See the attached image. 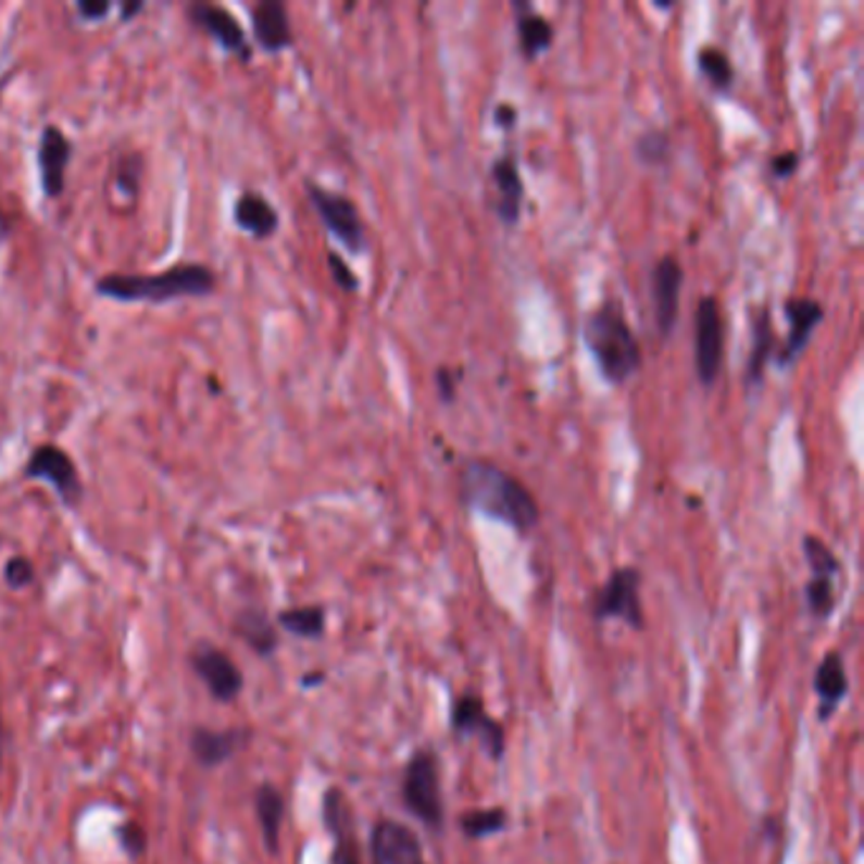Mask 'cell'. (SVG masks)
<instances>
[{
    "label": "cell",
    "mask_w": 864,
    "mask_h": 864,
    "mask_svg": "<svg viewBox=\"0 0 864 864\" xmlns=\"http://www.w3.org/2000/svg\"><path fill=\"white\" fill-rule=\"evenodd\" d=\"M403 804L426 829L439 831L443 827L439 766L429 748H418L411 755L406 774H403Z\"/></svg>",
    "instance_id": "4"
},
{
    "label": "cell",
    "mask_w": 864,
    "mask_h": 864,
    "mask_svg": "<svg viewBox=\"0 0 864 864\" xmlns=\"http://www.w3.org/2000/svg\"><path fill=\"white\" fill-rule=\"evenodd\" d=\"M698 64L700 72L708 76L715 89H728L732 84V64L725 51L715 49V46H705V49L698 53Z\"/></svg>",
    "instance_id": "29"
},
{
    "label": "cell",
    "mask_w": 864,
    "mask_h": 864,
    "mask_svg": "<svg viewBox=\"0 0 864 864\" xmlns=\"http://www.w3.org/2000/svg\"><path fill=\"white\" fill-rule=\"evenodd\" d=\"M3 578H5V584L11 586V588H26V586L34 584V578H36L34 563H30L28 558L15 555V558H11V561L5 563Z\"/></svg>",
    "instance_id": "32"
},
{
    "label": "cell",
    "mask_w": 864,
    "mask_h": 864,
    "mask_svg": "<svg viewBox=\"0 0 864 864\" xmlns=\"http://www.w3.org/2000/svg\"><path fill=\"white\" fill-rule=\"evenodd\" d=\"M216 289V274L201 262H178L158 274H107L97 292L117 302H171L180 297H205Z\"/></svg>",
    "instance_id": "2"
},
{
    "label": "cell",
    "mask_w": 864,
    "mask_h": 864,
    "mask_svg": "<svg viewBox=\"0 0 864 864\" xmlns=\"http://www.w3.org/2000/svg\"><path fill=\"white\" fill-rule=\"evenodd\" d=\"M327 262H330V274H333L335 285H338L342 292H355V289H358V277L353 274V270H350V266L342 262V259L335 254V251H330V254H327Z\"/></svg>",
    "instance_id": "34"
},
{
    "label": "cell",
    "mask_w": 864,
    "mask_h": 864,
    "mask_svg": "<svg viewBox=\"0 0 864 864\" xmlns=\"http://www.w3.org/2000/svg\"><path fill=\"white\" fill-rule=\"evenodd\" d=\"M120 837H122V847H125L133 857H137V854L145 850V831L137 827V824H125V829L120 831Z\"/></svg>",
    "instance_id": "36"
},
{
    "label": "cell",
    "mask_w": 864,
    "mask_h": 864,
    "mask_svg": "<svg viewBox=\"0 0 864 864\" xmlns=\"http://www.w3.org/2000/svg\"><path fill=\"white\" fill-rule=\"evenodd\" d=\"M371 864H429L414 829L393 819H380L371 831Z\"/></svg>",
    "instance_id": "12"
},
{
    "label": "cell",
    "mask_w": 864,
    "mask_h": 864,
    "mask_svg": "<svg viewBox=\"0 0 864 864\" xmlns=\"http://www.w3.org/2000/svg\"><path fill=\"white\" fill-rule=\"evenodd\" d=\"M0 751H3V723H0Z\"/></svg>",
    "instance_id": "41"
},
{
    "label": "cell",
    "mask_w": 864,
    "mask_h": 864,
    "mask_svg": "<svg viewBox=\"0 0 864 864\" xmlns=\"http://www.w3.org/2000/svg\"><path fill=\"white\" fill-rule=\"evenodd\" d=\"M140 175H142V163L137 155L122 158V163L117 165V183L122 188V193L135 196L137 188H140Z\"/></svg>",
    "instance_id": "33"
},
{
    "label": "cell",
    "mask_w": 864,
    "mask_h": 864,
    "mask_svg": "<svg viewBox=\"0 0 864 864\" xmlns=\"http://www.w3.org/2000/svg\"><path fill=\"white\" fill-rule=\"evenodd\" d=\"M281 629L302 639H320L325 634V609L323 606H297L287 609L277 616Z\"/></svg>",
    "instance_id": "25"
},
{
    "label": "cell",
    "mask_w": 864,
    "mask_h": 864,
    "mask_svg": "<svg viewBox=\"0 0 864 864\" xmlns=\"http://www.w3.org/2000/svg\"><path fill=\"white\" fill-rule=\"evenodd\" d=\"M685 272L675 256H662L652 272V302L654 323L660 335H669L677 325L679 292H683Z\"/></svg>",
    "instance_id": "14"
},
{
    "label": "cell",
    "mask_w": 864,
    "mask_h": 864,
    "mask_svg": "<svg viewBox=\"0 0 864 864\" xmlns=\"http://www.w3.org/2000/svg\"><path fill=\"white\" fill-rule=\"evenodd\" d=\"M304 190H308L310 203L315 205L317 216L323 218V224L327 231H330L335 239H338L342 247L353 251L365 249V226L361 218V211L355 209V203L350 198L335 193V190H327L317 183L308 180L304 183Z\"/></svg>",
    "instance_id": "5"
},
{
    "label": "cell",
    "mask_w": 864,
    "mask_h": 864,
    "mask_svg": "<svg viewBox=\"0 0 864 864\" xmlns=\"http://www.w3.org/2000/svg\"><path fill=\"white\" fill-rule=\"evenodd\" d=\"M801 548H804L806 563L809 568H812V573H827V576H839V573H842L839 558L831 553L827 542L816 538V535H806V538L801 540Z\"/></svg>",
    "instance_id": "30"
},
{
    "label": "cell",
    "mask_w": 864,
    "mask_h": 864,
    "mask_svg": "<svg viewBox=\"0 0 864 864\" xmlns=\"http://www.w3.org/2000/svg\"><path fill=\"white\" fill-rule=\"evenodd\" d=\"M236 631H239L241 639L262 656L272 654L274 647H277V634H274L272 624L266 622V616L259 614V611H247V614L239 618V624H236Z\"/></svg>",
    "instance_id": "27"
},
{
    "label": "cell",
    "mask_w": 864,
    "mask_h": 864,
    "mask_svg": "<svg viewBox=\"0 0 864 864\" xmlns=\"http://www.w3.org/2000/svg\"><path fill=\"white\" fill-rule=\"evenodd\" d=\"M234 221L241 231L254 236V239H272L279 228V213L256 190H243L234 203Z\"/></svg>",
    "instance_id": "18"
},
{
    "label": "cell",
    "mask_w": 864,
    "mask_h": 864,
    "mask_svg": "<svg viewBox=\"0 0 864 864\" xmlns=\"http://www.w3.org/2000/svg\"><path fill=\"white\" fill-rule=\"evenodd\" d=\"M145 11V3H140V0H135V3H125L120 8V18L122 21H133L137 13H142Z\"/></svg>",
    "instance_id": "39"
},
{
    "label": "cell",
    "mask_w": 864,
    "mask_h": 864,
    "mask_svg": "<svg viewBox=\"0 0 864 864\" xmlns=\"http://www.w3.org/2000/svg\"><path fill=\"white\" fill-rule=\"evenodd\" d=\"M459 492L466 508L500 519L517 533H530L540 519L538 502L523 481L492 462L472 459L459 474Z\"/></svg>",
    "instance_id": "1"
},
{
    "label": "cell",
    "mask_w": 864,
    "mask_h": 864,
    "mask_svg": "<svg viewBox=\"0 0 864 864\" xmlns=\"http://www.w3.org/2000/svg\"><path fill=\"white\" fill-rule=\"evenodd\" d=\"M449 723L454 736L479 738V743L485 746V751L492 761L504 759V728L502 723H497L494 717L487 713L485 702H481L479 694L474 692L459 694L454 705H451Z\"/></svg>",
    "instance_id": "8"
},
{
    "label": "cell",
    "mask_w": 864,
    "mask_h": 864,
    "mask_svg": "<svg viewBox=\"0 0 864 864\" xmlns=\"http://www.w3.org/2000/svg\"><path fill=\"white\" fill-rule=\"evenodd\" d=\"M799 152L797 150H786V152H778V155L771 160V173L776 175V178H789L793 175V171L799 167Z\"/></svg>",
    "instance_id": "35"
},
{
    "label": "cell",
    "mask_w": 864,
    "mask_h": 864,
    "mask_svg": "<svg viewBox=\"0 0 864 864\" xmlns=\"http://www.w3.org/2000/svg\"><path fill=\"white\" fill-rule=\"evenodd\" d=\"M497 120H500L504 127H510L512 122H515V110H512V107H500V110H497Z\"/></svg>",
    "instance_id": "40"
},
{
    "label": "cell",
    "mask_w": 864,
    "mask_h": 864,
    "mask_svg": "<svg viewBox=\"0 0 864 864\" xmlns=\"http://www.w3.org/2000/svg\"><path fill=\"white\" fill-rule=\"evenodd\" d=\"M188 18L196 28H201L203 34L216 38L221 49L236 53L241 61L251 59V43L247 38V30H243L239 18H236L231 11H226L224 5L198 0V3L188 5Z\"/></svg>",
    "instance_id": "10"
},
{
    "label": "cell",
    "mask_w": 864,
    "mask_h": 864,
    "mask_svg": "<svg viewBox=\"0 0 864 864\" xmlns=\"http://www.w3.org/2000/svg\"><path fill=\"white\" fill-rule=\"evenodd\" d=\"M784 312L791 325H789V338H786L781 353H778V365H791L801 353H804L809 340H812V333L824 317V308L819 302L797 297V300L786 302Z\"/></svg>",
    "instance_id": "16"
},
{
    "label": "cell",
    "mask_w": 864,
    "mask_h": 864,
    "mask_svg": "<svg viewBox=\"0 0 864 864\" xmlns=\"http://www.w3.org/2000/svg\"><path fill=\"white\" fill-rule=\"evenodd\" d=\"M193 669L203 679L211 694L221 702L234 700L243 690L241 669L231 662V656L213 647H198L193 652Z\"/></svg>",
    "instance_id": "15"
},
{
    "label": "cell",
    "mask_w": 864,
    "mask_h": 864,
    "mask_svg": "<svg viewBox=\"0 0 864 864\" xmlns=\"http://www.w3.org/2000/svg\"><path fill=\"white\" fill-rule=\"evenodd\" d=\"M837 576H827V573H812L806 584V606L809 614L819 622H827V618L835 614L837 609Z\"/></svg>",
    "instance_id": "26"
},
{
    "label": "cell",
    "mask_w": 864,
    "mask_h": 864,
    "mask_svg": "<svg viewBox=\"0 0 864 864\" xmlns=\"http://www.w3.org/2000/svg\"><path fill=\"white\" fill-rule=\"evenodd\" d=\"M436 388H439V396L443 401H454V393H456V384H454V373L449 368H439L436 371Z\"/></svg>",
    "instance_id": "38"
},
{
    "label": "cell",
    "mask_w": 864,
    "mask_h": 864,
    "mask_svg": "<svg viewBox=\"0 0 864 864\" xmlns=\"http://www.w3.org/2000/svg\"><path fill=\"white\" fill-rule=\"evenodd\" d=\"M584 342L609 384L622 386L641 368L639 340L622 302L606 300L591 312L584 325Z\"/></svg>",
    "instance_id": "3"
},
{
    "label": "cell",
    "mask_w": 864,
    "mask_h": 864,
    "mask_svg": "<svg viewBox=\"0 0 864 864\" xmlns=\"http://www.w3.org/2000/svg\"><path fill=\"white\" fill-rule=\"evenodd\" d=\"M74 145L64 129L57 125H46L38 137V178L46 198H59L66 188V171L72 163Z\"/></svg>",
    "instance_id": "11"
},
{
    "label": "cell",
    "mask_w": 864,
    "mask_h": 864,
    "mask_svg": "<svg viewBox=\"0 0 864 864\" xmlns=\"http://www.w3.org/2000/svg\"><path fill=\"white\" fill-rule=\"evenodd\" d=\"M251 30L254 41L270 53L285 51L295 41L287 8L279 0H262L251 8Z\"/></svg>",
    "instance_id": "17"
},
{
    "label": "cell",
    "mask_w": 864,
    "mask_h": 864,
    "mask_svg": "<svg viewBox=\"0 0 864 864\" xmlns=\"http://www.w3.org/2000/svg\"><path fill=\"white\" fill-rule=\"evenodd\" d=\"M247 740V732L243 730H196L193 740H190V748H193V755L198 759L201 766H221L226 763L231 755L239 751Z\"/></svg>",
    "instance_id": "21"
},
{
    "label": "cell",
    "mask_w": 864,
    "mask_h": 864,
    "mask_svg": "<svg viewBox=\"0 0 864 864\" xmlns=\"http://www.w3.org/2000/svg\"><path fill=\"white\" fill-rule=\"evenodd\" d=\"M459 824H462L464 837L485 839L508 827V812H504L502 806L474 809V812H466L462 819H459Z\"/></svg>",
    "instance_id": "28"
},
{
    "label": "cell",
    "mask_w": 864,
    "mask_h": 864,
    "mask_svg": "<svg viewBox=\"0 0 864 864\" xmlns=\"http://www.w3.org/2000/svg\"><path fill=\"white\" fill-rule=\"evenodd\" d=\"M771 348H774V327H771L768 310H761L759 317H755V325H753V353H751V361H748V371H746L748 386H759L763 380Z\"/></svg>",
    "instance_id": "24"
},
{
    "label": "cell",
    "mask_w": 864,
    "mask_h": 864,
    "mask_svg": "<svg viewBox=\"0 0 864 864\" xmlns=\"http://www.w3.org/2000/svg\"><path fill=\"white\" fill-rule=\"evenodd\" d=\"M814 690H816V698H819V702H822L819 717H822V723H827L829 717L837 713V708L842 705L847 692H850V679H847L842 654L829 652L819 662V667H816V675H814Z\"/></svg>",
    "instance_id": "19"
},
{
    "label": "cell",
    "mask_w": 864,
    "mask_h": 864,
    "mask_svg": "<svg viewBox=\"0 0 864 864\" xmlns=\"http://www.w3.org/2000/svg\"><path fill=\"white\" fill-rule=\"evenodd\" d=\"M23 474L28 479H41L46 485H51V489L66 508H76L82 502L84 487L74 459L64 449H59L57 443H38L34 454L28 456Z\"/></svg>",
    "instance_id": "6"
},
{
    "label": "cell",
    "mask_w": 864,
    "mask_h": 864,
    "mask_svg": "<svg viewBox=\"0 0 864 864\" xmlns=\"http://www.w3.org/2000/svg\"><path fill=\"white\" fill-rule=\"evenodd\" d=\"M492 183L497 188V196H500V201H497V213H500V218L508 226L517 224L519 213H523L525 188H523V178H519L515 160L497 158L492 165Z\"/></svg>",
    "instance_id": "20"
},
{
    "label": "cell",
    "mask_w": 864,
    "mask_h": 864,
    "mask_svg": "<svg viewBox=\"0 0 864 864\" xmlns=\"http://www.w3.org/2000/svg\"><path fill=\"white\" fill-rule=\"evenodd\" d=\"M639 586H641V573L637 568H631V565L616 568L611 573L606 586L601 588L593 601L596 622L622 618V622L629 624L631 629H641V626H644V611H641V601H639Z\"/></svg>",
    "instance_id": "7"
},
{
    "label": "cell",
    "mask_w": 864,
    "mask_h": 864,
    "mask_svg": "<svg viewBox=\"0 0 864 864\" xmlns=\"http://www.w3.org/2000/svg\"><path fill=\"white\" fill-rule=\"evenodd\" d=\"M517 11V38L519 49L527 59H535L538 53L548 51L553 43V26H550L546 15L535 13L527 3H515Z\"/></svg>",
    "instance_id": "22"
},
{
    "label": "cell",
    "mask_w": 864,
    "mask_h": 864,
    "mask_svg": "<svg viewBox=\"0 0 864 864\" xmlns=\"http://www.w3.org/2000/svg\"><path fill=\"white\" fill-rule=\"evenodd\" d=\"M110 11L112 3H104V0H84V3L76 5V13H79L84 21H99Z\"/></svg>",
    "instance_id": "37"
},
{
    "label": "cell",
    "mask_w": 864,
    "mask_h": 864,
    "mask_svg": "<svg viewBox=\"0 0 864 864\" xmlns=\"http://www.w3.org/2000/svg\"><path fill=\"white\" fill-rule=\"evenodd\" d=\"M323 819L335 842L330 864H361V850H358L353 829V812H350L346 793L340 789H330L325 793Z\"/></svg>",
    "instance_id": "13"
},
{
    "label": "cell",
    "mask_w": 864,
    "mask_h": 864,
    "mask_svg": "<svg viewBox=\"0 0 864 864\" xmlns=\"http://www.w3.org/2000/svg\"><path fill=\"white\" fill-rule=\"evenodd\" d=\"M694 368L702 386H713L723 368V317L713 297L694 310Z\"/></svg>",
    "instance_id": "9"
},
{
    "label": "cell",
    "mask_w": 864,
    "mask_h": 864,
    "mask_svg": "<svg viewBox=\"0 0 864 864\" xmlns=\"http://www.w3.org/2000/svg\"><path fill=\"white\" fill-rule=\"evenodd\" d=\"M256 816L262 827L264 844L270 852L279 850V831L285 822V797L272 784H262L256 791Z\"/></svg>",
    "instance_id": "23"
},
{
    "label": "cell",
    "mask_w": 864,
    "mask_h": 864,
    "mask_svg": "<svg viewBox=\"0 0 864 864\" xmlns=\"http://www.w3.org/2000/svg\"><path fill=\"white\" fill-rule=\"evenodd\" d=\"M667 150H669V137L662 133V129H649L637 140V155L641 163H649V165H656L662 163L664 158H667Z\"/></svg>",
    "instance_id": "31"
}]
</instances>
